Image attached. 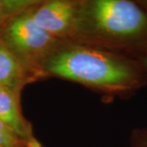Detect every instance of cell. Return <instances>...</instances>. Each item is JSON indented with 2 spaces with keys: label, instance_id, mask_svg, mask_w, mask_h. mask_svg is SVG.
Returning <instances> with one entry per match:
<instances>
[{
  "label": "cell",
  "instance_id": "6da1fadb",
  "mask_svg": "<svg viewBox=\"0 0 147 147\" xmlns=\"http://www.w3.org/2000/svg\"><path fill=\"white\" fill-rule=\"evenodd\" d=\"M42 74L44 79H65L120 98L135 94L147 84V71L139 60L74 41L58 44Z\"/></svg>",
  "mask_w": 147,
  "mask_h": 147
},
{
  "label": "cell",
  "instance_id": "7a4b0ae2",
  "mask_svg": "<svg viewBox=\"0 0 147 147\" xmlns=\"http://www.w3.org/2000/svg\"><path fill=\"white\" fill-rule=\"evenodd\" d=\"M70 41L140 61L147 54V11L137 0H79Z\"/></svg>",
  "mask_w": 147,
  "mask_h": 147
},
{
  "label": "cell",
  "instance_id": "3957f363",
  "mask_svg": "<svg viewBox=\"0 0 147 147\" xmlns=\"http://www.w3.org/2000/svg\"><path fill=\"white\" fill-rule=\"evenodd\" d=\"M32 6L16 14L3 27L0 41L38 82L44 80L42 67L61 41L37 26L32 17Z\"/></svg>",
  "mask_w": 147,
  "mask_h": 147
},
{
  "label": "cell",
  "instance_id": "277c9868",
  "mask_svg": "<svg viewBox=\"0 0 147 147\" xmlns=\"http://www.w3.org/2000/svg\"><path fill=\"white\" fill-rule=\"evenodd\" d=\"M79 4V0H38L30 10L39 28L57 40L70 41Z\"/></svg>",
  "mask_w": 147,
  "mask_h": 147
},
{
  "label": "cell",
  "instance_id": "5b68a950",
  "mask_svg": "<svg viewBox=\"0 0 147 147\" xmlns=\"http://www.w3.org/2000/svg\"><path fill=\"white\" fill-rule=\"evenodd\" d=\"M21 92L0 87V121L24 141L41 145L34 136L32 123L23 115Z\"/></svg>",
  "mask_w": 147,
  "mask_h": 147
},
{
  "label": "cell",
  "instance_id": "8992f818",
  "mask_svg": "<svg viewBox=\"0 0 147 147\" xmlns=\"http://www.w3.org/2000/svg\"><path fill=\"white\" fill-rule=\"evenodd\" d=\"M34 79L0 41V87L22 92Z\"/></svg>",
  "mask_w": 147,
  "mask_h": 147
},
{
  "label": "cell",
  "instance_id": "52a82bcc",
  "mask_svg": "<svg viewBox=\"0 0 147 147\" xmlns=\"http://www.w3.org/2000/svg\"><path fill=\"white\" fill-rule=\"evenodd\" d=\"M38 0H0V30L16 14L34 4Z\"/></svg>",
  "mask_w": 147,
  "mask_h": 147
},
{
  "label": "cell",
  "instance_id": "ba28073f",
  "mask_svg": "<svg viewBox=\"0 0 147 147\" xmlns=\"http://www.w3.org/2000/svg\"><path fill=\"white\" fill-rule=\"evenodd\" d=\"M0 147H42L24 141L0 121Z\"/></svg>",
  "mask_w": 147,
  "mask_h": 147
},
{
  "label": "cell",
  "instance_id": "9c48e42d",
  "mask_svg": "<svg viewBox=\"0 0 147 147\" xmlns=\"http://www.w3.org/2000/svg\"><path fill=\"white\" fill-rule=\"evenodd\" d=\"M131 147H147V128H135L131 134Z\"/></svg>",
  "mask_w": 147,
  "mask_h": 147
},
{
  "label": "cell",
  "instance_id": "30bf717a",
  "mask_svg": "<svg viewBox=\"0 0 147 147\" xmlns=\"http://www.w3.org/2000/svg\"><path fill=\"white\" fill-rule=\"evenodd\" d=\"M137 2L147 11V0H137Z\"/></svg>",
  "mask_w": 147,
  "mask_h": 147
},
{
  "label": "cell",
  "instance_id": "8fae6325",
  "mask_svg": "<svg viewBox=\"0 0 147 147\" xmlns=\"http://www.w3.org/2000/svg\"><path fill=\"white\" fill-rule=\"evenodd\" d=\"M140 61L142 62V65H144V67H145V69H146L147 71V54L144 57H142L141 60H140Z\"/></svg>",
  "mask_w": 147,
  "mask_h": 147
}]
</instances>
